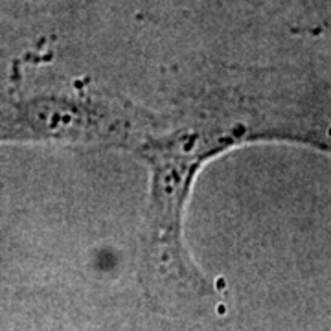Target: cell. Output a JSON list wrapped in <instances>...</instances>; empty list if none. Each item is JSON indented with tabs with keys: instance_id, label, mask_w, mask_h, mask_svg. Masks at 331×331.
<instances>
[{
	"instance_id": "cell-2",
	"label": "cell",
	"mask_w": 331,
	"mask_h": 331,
	"mask_svg": "<svg viewBox=\"0 0 331 331\" xmlns=\"http://www.w3.org/2000/svg\"><path fill=\"white\" fill-rule=\"evenodd\" d=\"M134 123L125 112L96 101L61 96L0 99V140L121 142Z\"/></svg>"
},
{
	"instance_id": "cell-1",
	"label": "cell",
	"mask_w": 331,
	"mask_h": 331,
	"mask_svg": "<svg viewBox=\"0 0 331 331\" xmlns=\"http://www.w3.org/2000/svg\"><path fill=\"white\" fill-rule=\"evenodd\" d=\"M248 136L245 125L210 123L151 136L138 145L136 153L151 169L144 230V269L151 287L184 298L212 293L182 243V214L199 167Z\"/></svg>"
}]
</instances>
